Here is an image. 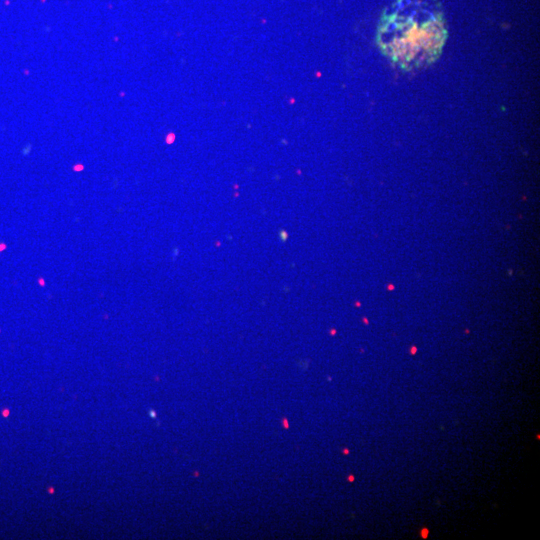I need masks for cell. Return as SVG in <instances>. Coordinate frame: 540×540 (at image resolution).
Wrapping results in <instances>:
<instances>
[{"instance_id": "obj_1", "label": "cell", "mask_w": 540, "mask_h": 540, "mask_svg": "<svg viewBox=\"0 0 540 540\" xmlns=\"http://www.w3.org/2000/svg\"><path fill=\"white\" fill-rule=\"evenodd\" d=\"M396 4L381 21L378 44L400 68H424L438 58L444 45L442 14L426 0H399Z\"/></svg>"}]
</instances>
